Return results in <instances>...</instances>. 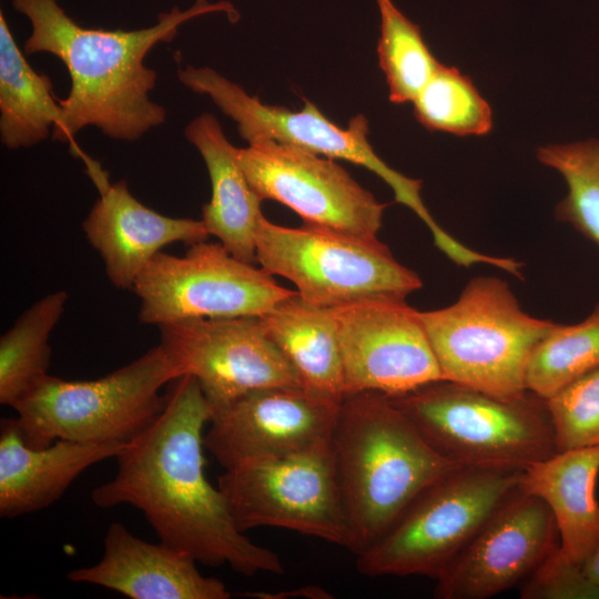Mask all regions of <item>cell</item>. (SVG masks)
<instances>
[{
  "instance_id": "obj_10",
  "label": "cell",
  "mask_w": 599,
  "mask_h": 599,
  "mask_svg": "<svg viewBox=\"0 0 599 599\" xmlns=\"http://www.w3.org/2000/svg\"><path fill=\"white\" fill-rule=\"evenodd\" d=\"M139 319L156 326L195 318L264 316L297 292L233 256L221 243L202 241L183 256L160 251L136 277Z\"/></svg>"
},
{
  "instance_id": "obj_32",
  "label": "cell",
  "mask_w": 599,
  "mask_h": 599,
  "mask_svg": "<svg viewBox=\"0 0 599 599\" xmlns=\"http://www.w3.org/2000/svg\"><path fill=\"white\" fill-rule=\"evenodd\" d=\"M586 576L597 586H599V542L582 565Z\"/></svg>"
},
{
  "instance_id": "obj_2",
  "label": "cell",
  "mask_w": 599,
  "mask_h": 599,
  "mask_svg": "<svg viewBox=\"0 0 599 599\" xmlns=\"http://www.w3.org/2000/svg\"><path fill=\"white\" fill-rule=\"evenodd\" d=\"M27 17L31 33L27 54L50 53L60 59L71 78L68 97L60 100L62 114L52 139L70 142L87 126L119 141H136L166 121V109L150 98L158 74L144 64L149 51L171 42L180 26L206 13H225L231 22L240 14L229 1L195 0L158 16L156 22L138 30H104L82 27L59 0H9Z\"/></svg>"
},
{
  "instance_id": "obj_24",
  "label": "cell",
  "mask_w": 599,
  "mask_h": 599,
  "mask_svg": "<svg viewBox=\"0 0 599 599\" xmlns=\"http://www.w3.org/2000/svg\"><path fill=\"white\" fill-rule=\"evenodd\" d=\"M69 295L55 291L38 300L0 338V403L12 407L49 375V338Z\"/></svg>"
},
{
  "instance_id": "obj_21",
  "label": "cell",
  "mask_w": 599,
  "mask_h": 599,
  "mask_svg": "<svg viewBox=\"0 0 599 599\" xmlns=\"http://www.w3.org/2000/svg\"><path fill=\"white\" fill-rule=\"evenodd\" d=\"M599 446L559 450L522 470L519 487L554 515L561 549L582 566L599 542Z\"/></svg>"
},
{
  "instance_id": "obj_3",
  "label": "cell",
  "mask_w": 599,
  "mask_h": 599,
  "mask_svg": "<svg viewBox=\"0 0 599 599\" xmlns=\"http://www.w3.org/2000/svg\"><path fill=\"white\" fill-rule=\"evenodd\" d=\"M331 454L356 556L376 542L428 485L459 467L438 454L380 393L345 396Z\"/></svg>"
},
{
  "instance_id": "obj_27",
  "label": "cell",
  "mask_w": 599,
  "mask_h": 599,
  "mask_svg": "<svg viewBox=\"0 0 599 599\" xmlns=\"http://www.w3.org/2000/svg\"><path fill=\"white\" fill-rule=\"evenodd\" d=\"M418 122L430 131L455 135H485L493 113L473 81L457 68L439 64L412 102Z\"/></svg>"
},
{
  "instance_id": "obj_29",
  "label": "cell",
  "mask_w": 599,
  "mask_h": 599,
  "mask_svg": "<svg viewBox=\"0 0 599 599\" xmlns=\"http://www.w3.org/2000/svg\"><path fill=\"white\" fill-rule=\"evenodd\" d=\"M557 451L599 446V367L546 399Z\"/></svg>"
},
{
  "instance_id": "obj_26",
  "label": "cell",
  "mask_w": 599,
  "mask_h": 599,
  "mask_svg": "<svg viewBox=\"0 0 599 599\" xmlns=\"http://www.w3.org/2000/svg\"><path fill=\"white\" fill-rule=\"evenodd\" d=\"M380 16L377 43L383 70L394 104L413 102L439 67L425 43L420 28L392 0H376Z\"/></svg>"
},
{
  "instance_id": "obj_7",
  "label": "cell",
  "mask_w": 599,
  "mask_h": 599,
  "mask_svg": "<svg viewBox=\"0 0 599 599\" xmlns=\"http://www.w3.org/2000/svg\"><path fill=\"white\" fill-rule=\"evenodd\" d=\"M521 473L459 466L443 475L356 556L357 570L370 578L425 576L436 580L517 488Z\"/></svg>"
},
{
  "instance_id": "obj_14",
  "label": "cell",
  "mask_w": 599,
  "mask_h": 599,
  "mask_svg": "<svg viewBox=\"0 0 599 599\" xmlns=\"http://www.w3.org/2000/svg\"><path fill=\"white\" fill-rule=\"evenodd\" d=\"M159 329L179 377L196 378L211 412L253 389L303 386L257 316L186 319Z\"/></svg>"
},
{
  "instance_id": "obj_28",
  "label": "cell",
  "mask_w": 599,
  "mask_h": 599,
  "mask_svg": "<svg viewBox=\"0 0 599 599\" xmlns=\"http://www.w3.org/2000/svg\"><path fill=\"white\" fill-rule=\"evenodd\" d=\"M537 159L566 182L567 194L556 206L557 219L599 247V140L540 146Z\"/></svg>"
},
{
  "instance_id": "obj_25",
  "label": "cell",
  "mask_w": 599,
  "mask_h": 599,
  "mask_svg": "<svg viewBox=\"0 0 599 599\" xmlns=\"http://www.w3.org/2000/svg\"><path fill=\"white\" fill-rule=\"evenodd\" d=\"M599 367V303L580 323L555 324L534 348L526 369L527 389L547 399Z\"/></svg>"
},
{
  "instance_id": "obj_1",
  "label": "cell",
  "mask_w": 599,
  "mask_h": 599,
  "mask_svg": "<svg viewBox=\"0 0 599 599\" xmlns=\"http://www.w3.org/2000/svg\"><path fill=\"white\" fill-rule=\"evenodd\" d=\"M162 412L116 457L113 479L94 488L100 508L131 505L142 511L160 540L197 562L252 577L282 575L277 554L241 531L222 490L205 476L204 427L211 408L196 378L169 384Z\"/></svg>"
},
{
  "instance_id": "obj_17",
  "label": "cell",
  "mask_w": 599,
  "mask_h": 599,
  "mask_svg": "<svg viewBox=\"0 0 599 599\" xmlns=\"http://www.w3.org/2000/svg\"><path fill=\"white\" fill-rule=\"evenodd\" d=\"M100 191L82 223L89 243L105 267L109 281L118 288L133 290L141 271L165 245H192L210 236L202 220L171 217L143 205L125 181L109 183L99 170L90 175Z\"/></svg>"
},
{
  "instance_id": "obj_5",
  "label": "cell",
  "mask_w": 599,
  "mask_h": 599,
  "mask_svg": "<svg viewBox=\"0 0 599 599\" xmlns=\"http://www.w3.org/2000/svg\"><path fill=\"white\" fill-rule=\"evenodd\" d=\"M419 319L444 379L501 397L528 390L529 357L556 324L522 311L495 276L471 278L456 302Z\"/></svg>"
},
{
  "instance_id": "obj_8",
  "label": "cell",
  "mask_w": 599,
  "mask_h": 599,
  "mask_svg": "<svg viewBox=\"0 0 599 599\" xmlns=\"http://www.w3.org/2000/svg\"><path fill=\"white\" fill-rule=\"evenodd\" d=\"M256 262L291 281L305 302L337 307L379 297L405 298L423 286L377 236L304 224L286 227L261 217Z\"/></svg>"
},
{
  "instance_id": "obj_4",
  "label": "cell",
  "mask_w": 599,
  "mask_h": 599,
  "mask_svg": "<svg viewBox=\"0 0 599 599\" xmlns=\"http://www.w3.org/2000/svg\"><path fill=\"white\" fill-rule=\"evenodd\" d=\"M388 397L460 466L522 471L557 451L546 399L529 390L501 397L441 379Z\"/></svg>"
},
{
  "instance_id": "obj_15",
  "label": "cell",
  "mask_w": 599,
  "mask_h": 599,
  "mask_svg": "<svg viewBox=\"0 0 599 599\" xmlns=\"http://www.w3.org/2000/svg\"><path fill=\"white\" fill-rule=\"evenodd\" d=\"M332 309L345 396L363 392L397 396L444 379L419 311L405 298H370Z\"/></svg>"
},
{
  "instance_id": "obj_23",
  "label": "cell",
  "mask_w": 599,
  "mask_h": 599,
  "mask_svg": "<svg viewBox=\"0 0 599 599\" xmlns=\"http://www.w3.org/2000/svg\"><path fill=\"white\" fill-rule=\"evenodd\" d=\"M62 114L50 78L26 60L0 12V140L28 149L47 140Z\"/></svg>"
},
{
  "instance_id": "obj_6",
  "label": "cell",
  "mask_w": 599,
  "mask_h": 599,
  "mask_svg": "<svg viewBox=\"0 0 599 599\" xmlns=\"http://www.w3.org/2000/svg\"><path fill=\"white\" fill-rule=\"evenodd\" d=\"M179 377L160 345L93 380L47 375L12 408L31 448L57 440L130 443L162 412L161 389Z\"/></svg>"
},
{
  "instance_id": "obj_19",
  "label": "cell",
  "mask_w": 599,
  "mask_h": 599,
  "mask_svg": "<svg viewBox=\"0 0 599 599\" xmlns=\"http://www.w3.org/2000/svg\"><path fill=\"white\" fill-rule=\"evenodd\" d=\"M128 443L57 440L27 445L17 418L0 423V516L14 518L51 506L90 466L118 457Z\"/></svg>"
},
{
  "instance_id": "obj_12",
  "label": "cell",
  "mask_w": 599,
  "mask_h": 599,
  "mask_svg": "<svg viewBox=\"0 0 599 599\" xmlns=\"http://www.w3.org/2000/svg\"><path fill=\"white\" fill-rule=\"evenodd\" d=\"M341 403L303 386L253 389L212 409L204 446L224 469L327 449Z\"/></svg>"
},
{
  "instance_id": "obj_30",
  "label": "cell",
  "mask_w": 599,
  "mask_h": 599,
  "mask_svg": "<svg viewBox=\"0 0 599 599\" xmlns=\"http://www.w3.org/2000/svg\"><path fill=\"white\" fill-rule=\"evenodd\" d=\"M521 599H599V586L557 544L520 583Z\"/></svg>"
},
{
  "instance_id": "obj_13",
  "label": "cell",
  "mask_w": 599,
  "mask_h": 599,
  "mask_svg": "<svg viewBox=\"0 0 599 599\" xmlns=\"http://www.w3.org/2000/svg\"><path fill=\"white\" fill-rule=\"evenodd\" d=\"M238 162L257 195L280 202L304 224L377 236L387 206L334 159L275 141L237 149Z\"/></svg>"
},
{
  "instance_id": "obj_31",
  "label": "cell",
  "mask_w": 599,
  "mask_h": 599,
  "mask_svg": "<svg viewBox=\"0 0 599 599\" xmlns=\"http://www.w3.org/2000/svg\"><path fill=\"white\" fill-rule=\"evenodd\" d=\"M244 597L261 598V599H290V598H307V599H328L333 598L325 589L318 586H306L294 590H285L280 592H246Z\"/></svg>"
},
{
  "instance_id": "obj_16",
  "label": "cell",
  "mask_w": 599,
  "mask_h": 599,
  "mask_svg": "<svg viewBox=\"0 0 599 599\" xmlns=\"http://www.w3.org/2000/svg\"><path fill=\"white\" fill-rule=\"evenodd\" d=\"M552 512L519 485L435 580L437 599H487L520 583L559 544Z\"/></svg>"
},
{
  "instance_id": "obj_20",
  "label": "cell",
  "mask_w": 599,
  "mask_h": 599,
  "mask_svg": "<svg viewBox=\"0 0 599 599\" xmlns=\"http://www.w3.org/2000/svg\"><path fill=\"white\" fill-rule=\"evenodd\" d=\"M184 135L202 155L211 181V199L202 207L209 235L236 258L256 263V230L263 213L262 199L251 186L237 159V149L211 113L189 122Z\"/></svg>"
},
{
  "instance_id": "obj_11",
  "label": "cell",
  "mask_w": 599,
  "mask_h": 599,
  "mask_svg": "<svg viewBox=\"0 0 599 599\" xmlns=\"http://www.w3.org/2000/svg\"><path fill=\"white\" fill-rule=\"evenodd\" d=\"M237 528L277 527L347 546L348 530L331 446L244 461L219 477Z\"/></svg>"
},
{
  "instance_id": "obj_18",
  "label": "cell",
  "mask_w": 599,
  "mask_h": 599,
  "mask_svg": "<svg viewBox=\"0 0 599 599\" xmlns=\"http://www.w3.org/2000/svg\"><path fill=\"white\" fill-rule=\"evenodd\" d=\"M103 556L90 567L71 570L67 578L108 588L132 599H229L232 593L217 578L206 577L187 552L164 542L135 537L121 522L110 524Z\"/></svg>"
},
{
  "instance_id": "obj_9",
  "label": "cell",
  "mask_w": 599,
  "mask_h": 599,
  "mask_svg": "<svg viewBox=\"0 0 599 599\" xmlns=\"http://www.w3.org/2000/svg\"><path fill=\"white\" fill-rule=\"evenodd\" d=\"M177 79L194 93L207 95L237 124L240 135L248 143L275 141L374 172L392 187L395 200L427 225L434 241L445 238L447 232L436 223L420 197L422 182L393 170L375 153L367 139L368 122L363 114L352 118L347 128H342L308 100L300 111L268 105L209 67L181 68Z\"/></svg>"
},
{
  "instance_id": "obj_22",
  "label": "cell",
  "mask_w": 599,
  "mask_h": 599,
  "mask_svg": "<svg viewBox=\"0 0 599 599\" xmlns=\"http://www.w3.org/2000/svg\"><path fill=\"white\" fill-rule=\"evenodd\" d=\"M260 318L305 388L343 400V361L332 307L307 303L296 293Z\"/></svg>"
}]
</instances>
